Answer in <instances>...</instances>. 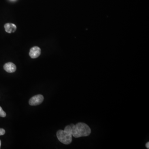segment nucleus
Returning <instances> with one entry per match:
<instances>
[{
	"instance_id": "nucleus-1",
	"label": "nucleus",
	"mask_w": 149,
	"mask_h": 149,
	"mask_svg": "<svg viewBox=\"0 0 149 149\" xmlns=\"http://www.w3.org/2000/svg\"><path fill=\"white\" fill-rule=\"evenodd\" d=\"M72 136L76 138L88 136L90 134V128L87 124L79 123L72 127Z\"/></svg>"
},
{
	"instance_id": "nucleus-2",
	"label": "nucleus",
	"mask_w": 149,
	"mask_h": 149,
	"mask_svg": "<svg viewBox=\"0 0 149 149\" xmlns=\"http://www.w3.org/2000/svg\"><path fill=\"white\" fill-rule=\"evenodd\" d=\"M58 139L61 143L68 145L72 141V128L70 125L66 126L64 131L59 130L56 133Z\"/></svg>"
},
{
	"instance_id": "nucleus-3",
	"label": "nucleus",
	"mask_w": 149,
	"mask_h": 149,
	"mask_svg": "<svg viewBox=\"0 0 149 149\" xmlns=\"http://www.w3.org/2000/svg\"><path fill=\"white\" fill-rule=\"evenodd\" d=\"M44 98L41 95H36L29 99V104L31 106H36L41 104L43 101Z\"/></svg>"
},
{
	"instance_id": "nucleus-4",
	"label": "nucleus",
	"mask_w": 149,
	"mask_h": 149,
	"mask_svg": "<svg viewBox=\"0 0 149 149\" xmlns=\"http://www.w3.org/2000/svg\"><path fill=\"white\" fill-rule=\"evenodd\" d=\"M41 53L40 48L38 46H34L31 48L29 52V55L32 59H36L38 57Z\"/></svg>"
},
{
	"instance_id": "nucleus-5",
	"label": "nucleus",
	"mask_w": 149,
	"mask_h": 149,
	"mask_svg": "<svg viewBox=\"0 0 149 149\" xmlns=\"http://www.w3.org/2000/svg\"><path fill=\"white\" fill-rule=\"evenodd\" d=\"M4 69L7 73H12L16 71V66L13 63L8 62L5 63L3 66Z\"/></svg>"
},
{
	"instance_id": "nucleus-6",
	"label": "nucleus",
	"mask_w": 149,
	"mask_h": 149,
	"mask_svg": "<svg viewBox=\"0 0 149 149\" xmlns=\"http://www.w3.org/2000/svg\"><path fill=\"white\" fill-rule=\"evenodd\" d=\"M4 28L5 31L8 33H14L17 29V27L13 23H6L5 24Z\"/></svg>"
},
{
	"instance_id": "nucleus-7",
	"label": "nucleus",
	"mask_w": 149,
	"mask_h": 149,
	"mask_svg": "<svg viewBox=\"0 0 149 149\" xmlns=\"http://www.w3.org/2000/svg\"><path fill=\"white\" fill-rule=\"evenodd\" d=\"M6 114L5 112L3 110L1 107H0V117H5L6 116Z\"/></svg>"
},
{
	"instance_id": "nucleus-8",
	"label": "nucleus",
	"mask_w": 149,
	"mask_h": 149,
	"mask_svg": "<svg viewBox=\"0 0 149 149\" xmlns=\"http://www.w3.org/2000/svg\"><path fill=\"white\" fill-rule=\"evenodd\" d=\"M5 130L3 129H0V135H3L5 134Z\"/></svg>"
},
{
	"instance_id": "nucleus-9",
	"label": "nucleus",
	"mask_w": 149,
	"mask_h": 149,
	"mask_svg": "<svg viewBox=\"0 0 149 149\" xmlns=\"http://www.w3.org/2000/svg\"><path fill=\"white\" fill-rule=\"evenodd\" d=\"M146 147L148 149L149 148V142H148L146 144Z\"/></svg>"
},
{
	"instance_id": "nucleus-10",
	"label": "nucleus",
	"mask_w": 149,
	"mask_h": 149,
	"mask_svg": "<svg viewBox=\"0 0 149 149\" xmlns=\"http://www.w3.org/2000/svg\"><path fill=\"white\" fill-rule=\"evenodd\" d=\"M1 140H0V148H1Z\"/></svg>"
},
{
	"instance_id": "nucleus-11",
	"label": "nucleus",
	"mask_w": 149,
	"mask_h": 149,
	"mask_svg": "<svg viewBox=\"0 0 149 149\" xmlns=\"http://www.w3.org/2000/svg\"><path fill=\"white\" fill-rule=\"evenodd\" d=\"M13 1H14V0H13Z\"/></svg>"
}]
</instances>
